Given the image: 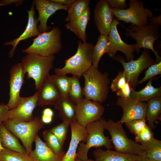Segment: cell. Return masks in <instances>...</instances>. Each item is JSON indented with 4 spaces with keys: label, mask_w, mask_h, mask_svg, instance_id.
<instances>
[{
    "label": "cell",
    "mask_w": 161,
    "mask_h": 161,
    "mask_svg": "<svg viewBox=\"0 0 161 161\" xmlns=\"http://www.w3.org/2000/svg\"><path fill=\"white\" fill-rule=\"evenodd\" d=\"M76 52L65 60L64 66L62 68H55L56 75H66L71 74L79 78L83 76L92 66V53L94 45L89 43L78 41Z\"/></svg>",
    "instance_id": "1"
},
{
    "label": "cell",
    "mask_w": 161,
    "mask_h": 161,
    "mask_svg": "<svg viewBox=\"0 0 161 161\" xmlns=\"http://www.w3.org/2000/svg\"><path fill=\"white\" fill-rule=\"evenodd\" d=\"M107 72L102 73L92 66L83 75L84 85L83 92L86 99L101 103L107 99L110 79Z\"/></svg>",
    "instance_id": "2"
},
{
    "label": "cell",
    "mask_w": 161,
    "mask_h": 161,
    "mask_svg": "<svg viewBox=\"0 0 161 161\" xmlns=\"http://www.w3.org/2000/svg\"><path fill=\"white\" fill-rule=\"evenodd\" d=\"M55 55L43 56L38 54H27L21 59L23 71L27 73V78L35 81V89L40 88L50 71L53 67Z\"/></svg>",
    "instance_id": "3"
},
{
    "label": "cell",
    "mask_w": 161,
    "mask_h": 161,
    "mask_svg": "<svg viewBox=\"0 0 161 161\" xmlns=\"http://www.w3.org/2000/svg\"><path fill=\"white\" fill-rule=\"evenodd\" d=\"M103 119L102 117L100 120L91 123L86 127L88 133L86 142L85 143L82 142L79 144L77 151V158L80 161L88 159V153L92 148H97L104 146L108 150L114 148L111 139L104 134L105 128Z\"/></svg>",
    "instance_id": "4"
},
{
    "label": "cell",
    "mask_w": 161,
    "mask_h": 161,
    "mask_svg": "<svg viewBox=\"0 0 161 161\" xmlns=\"http://www.w3.org/2000/svg\"><path fill=\"white\" fill-rule=\"evenodd\" d=\"M3 123L21 140L28 154L32 151V144L38 131L44 126V124L38 117H33L31 120L27 122L8 119Z\"/></svg>",
    "instance_id": "5"
},
{
    "label": "cell",
    "mask_w": 161,
    "mask_h": 161,
    "mask_svg": "<svg viewBox=\"0 0 161 161\" xmlns=\"http://www.w3.org/2000/svg\"><path fill=\"white\" fill-rule=\"evenodd\" d=\"M160 26L154 25L149 22V24L143 27L130 25L129 28H126L124 35L130 36L137 41L136 51L138 53L141 48L151 50L154 54L156 63L161 61V57L158 51L154 47L155 41L161 38Z\"/></svg>",
    "instance_id": "6"
},
{
    "label": "cell",
    "mask_w": 161,
    "mask_h": 161,
    "mask_svg": "<svg viewBox=\"0 0 161 161\" xmlns=\"http://www.w3.org/2000/svg\"><path fill=\"white\" fill-rule=\"evenodd\" d=\"M61 36L60 29L54 27L49 31L41 33L33 39L32 44L27 49L22 50V52L43 56L54 55L61 49Z\"/></svg>",
    "instance_id": "7"
},
{
    "label": "cell",
    "mask_w": 161,
    "mask_h": 161,
    "mask_svg": "<svg viewBox=\"0 0 161 161\" xmlns=\"http://www.w3.org/2000/svg\"><path fill=\"white\" fill-rule=\"evenodd\" d=\"M103 122L116 151L138 156L143 154L141 145L128 138L122 124L111 119L107 121L104 118Z\"/></svg>",
    "instance_id": "8"
},
{
    "label": "cell",
    "mask_w": 161,
    "mask_h": 161,
    "mask_svg": "<svg viewBox=\"0 0 161 161\" xmlns=\"http://www.w3.org/2000/svg\"><path fill=\"white\" fill-rule=\"evenodd\" d=\"M129 7L126 9L117 10L113 8L114 16L118 21L140 27H143L149 24L148 18L153 16V13L148 8H145L142 1L130 0Z\"/></svg>",
    "instance_id": "9"
},
{
    "label": "cell",
    "mask_w": 161,
    "mask_h": 161,
    "mask_svg": "<svg viewBox=\"0 0 161 161\" xmlns=\"http://www.w3.org/2000/svg\"><path fill=\"white\" fill-rule=\"evenodd\" d=\"M113 59L120 62L124 68L127 81L135 89L138 85L139 76L143 71L156 63L152 58L150 50L144 49L140 57L136 60L126 62L122 56H115Z\"/></svg>",
    "instance_id": "10"
},
{
    "label": "cell",
    "mask_w": 161,
    "mask_h": 161,
    "mask_svg": "<svg viewBox=\"0 0 161 161\" xmlns=\"http://www.w3.org/2000/svg\"><path fill=\"white\" fill-rule=\"evenodd\" d=\"M104 108L98 102L89 100L84 97L76 106V117L78 123L86 127L89 123L100 120Z\"/></svg>",
    "instance_id": "11"
},
{
    "label": "cell",
    "mask_w": 161,
    "mask_h": 161,
    "mask_svg": "<svg viewBox=\"0 0 161 161\" xmlns=\"http://www.w3.org/2000/svg\"><path fill=\"white\" fill-rule=\"evenodd\" d=\"M120 24L119 21L115 19L112 25L108 35L109 44L107 54L112 58L118 51L124 54L127 62L134 60L136 51V44H130L125 43L121 38L117 29V26Z\"/></svg>",
    "instance_id": "12"
},
{
    "label": "cell",
    "mask_w": 161,
    "mask_h": 161,
    "mask_svg": "<svg viewBox=\"0 0 161 161\" xmlns=\"http://www.w3.org/2000/svg\"><path fill=\"white\" fill-rule=\"evenodd\" d=\"M116 105L122 109L123 114L117 122L123 123L134 120H146L147 103L142 102L131 97H118Z\"/></svg>",
    "instance_id": "13"
},
{
    "label": "cell",
    "mask_w": 161,
    "mask_h": 161,
    "mask_svg": "<svg viewBox=\"0 0 161 161\" xmlns=\"http://www.w3.org/2000/svg\"><path fill=\"white\" fill-rule=\"evenodd\" d=\"M9 100L7 105L9 110L16 107L21 102L20 92L24 83L25 74L21 63H17L11 68L10 71Z\"/></svg>",
    "instance_id": "14"
},
{
    "label": "cell",
    "mask_w": 161,
    "mask_h": 161,
    "mask_svg": "<svg viewBox=\"0 0 161 161\" xmlns=\"http://www.w3.org/2000/svg\"><path fill=\"white\" fill-rule=\"evenodd\" d=\"M113 8L106 0H100L96 4L94 12L95 24L100 34L108 35L114 19Z\"/></svg>",
    "instance_id": "15"
},
{
    "label": "cell",
    "mask_w": 161,
    "mask_h": 161,
    "mask_svg": "<svg viewBox=\"0 0 161 161\" xmlns=\"http://www.w3.org/2000/svg\"><path fill=\"white\" fill-rule=\"evenodd\" d=\"M38 96L36 92L33 95L22 97L20 103L16 108L9 110L4 121L13 119L22 121H29L33 118L32 113L36 106Z\"/></svg>",
    "instance_id": "16"
},
{
    "label": "cell",
    "mask_w": 161,
    "mask_h": 161,
    "mask_svg": "<svg viewBox=\"0 0 161 161\" xmlns=\"http://www.w3.org/2000/svg\"><path fill=\"white\" fill-rule=\"evenodd\" d=\"M33 2L38 13L37 19L40 24L38 29L41 33L50 30V27L47 26V23L52 15L59 10H67L68 6L55 3L51 0H35Z\"/></svg>",
    "instance_id": "17"
},
{
    "label": "cell",
    "mask_w": 161,
    "mask_h": 161,
    "mask_svg": "<svg viewBox=\"0 0 161 161\" xmlns=\"http://www.w3.org/2000/svg\"><path fill=\"white\" fill-rule=\"evenodd\" d=\"M36 92L38 94L37 106L44 107L53 105L55 101L61 97L59 90L49 74Z\"/></svg>",
    "instance_id": "18"
},
{
    "label": "cell",
    "mask_w": 161,
    "mask_h": 161,
    "mask_svg": "<svg viewBox=\"0 0 161 161\" xmlns=\"http://www.w3.org/2000/svg\"><path fill=\"white\" fill-rule=\"evenodd\" d=\"M71 137L68 149L63 157L62 161H75L77 151L79 144L81 142H86L88 133L86 127L77 122V120L70 122Z\"/></svg>",
    "instance_id": "19"
},
{
    "label": "cell",
    "mask_w": 161,
    "mask_h": 161,
    "mask_svg": "<svg viewBox=\"0 0 161 161\" xmlns=\"http://www.w3.org/2000/svg\"><path fill=\"white\" fill-rule=\"evenodd\" d=\"M34 6L33 1L30 10L27 11L28 22L23 33L18 38L11 41L6 42L3 44L4 46L11 45L12 47L9 53V57L10 58L13 57L16 47L20 41L32 37L38 36L41 33L37 27L39 22L37 18H36L35 17Z\"/></svg>",
    "instance_id": "20"
},
{
    "label": "cell",
    "mask_w": 161,
    "mask_h": 161,
    "mask_svg": "<svg viewBox=\"0 0 161 161\" xmlns=\"http://www.w3.org/2000/svg\"><path fill=\"white\" fill-rule=\"evenodd\" d=\"M34 142L35 149L29 155L33 161H62L66 152L62 151L58 154H55L49 148L46 143L41 139L38 134Z\"/></svg>",
    "instance_id": "21"
},
{
    "label": "cell",
    "mask_w": 161,
    "mask_h": 161,
    "mask_svg": "<svg viewBox=\"0 0 161 161\" xmlns=\"http://www.w3.org/2000/svg\"><path fill=\"white\" fill-rule=\"evenodd\" d=\"M91 13L89 7L80 16L69 22L66 25L67 29L74 33L83 42H86V28L90 18Z\"/></svg>",
    "instance_id": "22"
},
{
    "label": "cell",
    "mask_w": 161,
    "mask_h": 161,
    "mask_svg": "<svg viewBox=\"0 0 161 161\" xmlns=\"http://www.w3.org/2000/svg\"><path fill=\"white\" fill-rule=\"evenodd\" d=\"M95 161H136L138 155L123 153L100 148L93 151Z\"/></svg>",
    "instance_id": "23"
},
{
    "label": "cell",
    "mask_w": 161,
    "mask_h": 161,
    "mask_svg": "<svg viewBox=\"0 0 161 161\" xmlns=\"http://www.w3.org/2000/svg\"><path fill=\"white\" fill-rule=\"evenodd\" d=\"M53 105L55 109L59 111V117L63 121L70 123L73 120H76V105L68 97H61L55 101Z\"/></svg>",
    "instance_id": "24"
},
{
    "label": "cell",
    "mask_w": 161,
    "mask_h": 161,
    "mask_svg": "<svg viewBox=\"0 0 161 161\" xmlns=\"http://www.w3.org/2000/svg\"><path fill=\"white\" fill-rule=\"evenodd\" d=\"M0 139L2 147L6 149L19 152L27 153L17 137L1 123L0 124Z\"/></svg>",
    "instance_id": "25"
},
{
    "label": "cell",
    "mask_w": 161,
    "mask_h": 161,
    "mask_svg": "<svg viewBox=\"0 0 161 161\" xmlns=\"http://www.w3.org/2000/svg\"><path fill=\"white\" fill-rule=\"evenodd\" d=\"M153 78L149 80L146 86L140 90L137 91L132 89L130 97L142 102H148L155 97L161 96V87H155L152 85Z\"/></svg>",
    "instance_id": "26"
},
{
    "label": "cell",
    "mask_w": 161,
    "mask_h": 161,
    "mask_svg": "<svg viewBox=\"0 0 161 161\" xmlns=\"http://www.w3.org/2000/svg\"><path fill=\"white\" fill-rule=\"evenodd\" d=\"M161 112V96L152 98L147 103L146 120L151 129L155 128V123Z\"/></svg>",
    "instance_id": "27"
},
{
    "label": "cell",
    "mask_w": 161,
    "mask_h": 161,
    "mask_svg": "<svg viewBox=\"0 0 161 161\" xmlns=\"http://www.w3.org/2000/svg\"><path fill=\"white\" fill-rule=\"evenodd\" d=\"M140 145L143 153L147 157L156 161H161L160 140L153 137L149 141Z\"/></svg>",
    "instance_id": "28"
},
{
    "label": "cell",
    "mask_w": 161,
    "mask_h": 161,
    "mask_svg": "<svg viewBox=\"0 0 161 161\" xmlns=\"http://www.w3.org/2000/svg\"><path fill=\"white\" fill-rule=\"evenodd\" d=\"M109 44L108 35L100 34L94 46L92 53V66L97 68L103 54L107 53Z\"/></svg>",
    "instance_id": "29"
},
{
    "label": "cell",
    "mask_w": 161,
    "mask_h": 161,
    "mask_svg": "<svg viewBox=\"0 0 161 161\" xmlns=\"http://www.w3.org/2000/svg\"><path fill=\"white\" fill-rule=\"evenodd\" d=\"M90 2V0H74L68 5L67 15L64 21L69 22L80 16L89 7Z\"/></svg>",
    "instance_id": "30"
},
{
    "label": "cell",
    "mask_w": 161,
    "mask_h": 161,
    "mask_svg": "<svg viewBox=\"0 0 161 161\" xmlns=\"http://www.w3.org/2000/svg\"><path fill=\"white\" fill-rule=\"evenodd\" d=\"M67 97L76 105L84 97L79 78L74 76L70 78V86Z\"/></svg>",
    "instance_id": "31"
},
{
    "label": "cell",
    "mask_w": 161,
    "mask_h": 161,
    "mask_svg": "<svg viewBox=\"0 0 161 161\" xmlns=\"http://www.w3.org/2000/svg\"><path fill=\"white\" fill-rule=\"evenodd\" d=\"M0 161H33L27 153L11 151L4 148L0 151Z\"/></svg>",
    "instance_id": "32"
},
{
    "label": "cell",
    "mask_w": 161,
    "mask_h": 161,
    "mask_svg": "<svg viewBox=\"0 0 161 161\" xmlns=\"http://www.w3.org/2000/svg\"><path fill=\"white\" fill-rule=\"evenodd\" d=\"M43 136L47 146L55 154H58L63 151V147L60 144L57 137L50 131L49 129L43 131Z\"/></svg>",
    "instance_id": "33"
},
{
    "label": "cell",
    "mask_w": 161,
    "mask_h": 161,
    "mask_svg": "<svg viewBox=\"0 0 161 161\" xmlns=\"http://www.w3.org/2000/svg\"><path fill=\"white\" fill-rule=\"evenodd\" d=\"M61 93V97L67 98L70 86V78L66 75H51Z\"/></svg>",
    "instance_id": "34"
},
{
    "label": "cell",
    "mask_w": 161,
    "mask_h": 161,
    "mask_svg": "<svg viewBox=\"0 0 161 161\" xmlns=\"http://www.w3.org/2000/svg\"><path fill=\"white\" fill-rule=\"evenodd\" d=\"M70 123L66 121L50 129V131L57 137L63 147L66 138Z\"/></svg>",
    "instance_id": "35"
},
{
    "label": "cell",
    "mask_w": 161,
    "mask_h": 161,
    "mask_svg": "<svg viewBox=\"0 0 161 161\" xmlns=\"http://www.w3.org/2000/svg\"><path fill=\"white\" fill-rule=\"evenodd\" d=\"M161 74V61L153 64L148 67L145 72L144 77L138 81V85L143 83L145 82L155 76Z\"/></svg>",
    "instance_id": "36"
},
{
    "label": "cell",
    "mask_w": 161,
    "mask_h": 161,
    "mask_svg": "<svg viewBox=\"0 0 161 161\" xmlns=\"http://www.w3.org/2000/svg\"><path fill=\"white\" fill-rule=\"evenodd\" d=\"M146 120H134L125 123L130 131L135 135L141 131L147 125Z\"/></svg>",
    "instance_id": "37"
},
{
    "label": "cell",
    "mask_w": 161,
    "mask_h": 161,
    "mask_svg": "<svg viewBox=\"0 0 161 161\" xmlns=\"http://www.w3.org/2000/svg\"><path fill=\"white\" fill-rule=\"evenodd\" d=\"M127 82L125 72L123 71H120L112 80L110 88L112 92H116L124 86Z\"/></svg>",
    "instance_id": "38"
},
{
    "label": "cell",
    "mask_w": 161,
    "mask_h": 161,
    "mask_svg": "<svg viewBox=\"0 0 161 161\" xmlns=\"http://www.w3.org/2000/svg\"><path fill=\"white\" fill-rule=\"evenodd\" d=\"M154 137L152 129L147 125L141 131L136 135V142L141 144L150 140Z\"/></svg>",
    "instance_id": "39"
},
{
    "label": "cell",
    "mask_w": 161,
    "mask_h": 161,
    "mask_svg": "<svg viewBox=\"0 0 161 161\" xmlns=\"http://www.w3.org/2000/svg\"><path fill=\"white\" fill-rule=\"evenodd\" d=\"M130 84L127 82L124 86L117 91L116 93L118 97L129 98L130 97L131 92L132 89Z\"/></svg>",
    "instance_id": "40"
},
{
    "label": "cell",
    "mask_w": 161,
    "mask_h": 161,
    "mask_svg": "<svg viewBox=\"0 0 161 161\" xmlns=\"http://www.w3.org/2000/svg\"><path fill=\"white\" fill-rule=\"evenodd\" d=\"M113 9L117 10L125 9L127 7L125 0H106Z\"/></svg>",
    "instance_id": "41"
},
{
    "label": "cell",
    "mask_w": 161,
    "mask_h": 161,
    "mask_svg": "<svg viewBox=\"0 0 161 161\" xmlns=\"http://www.w3.org/2000/svg\"><path fill=\"white\" fill-rule=\"evenodd\" d=\"M9 110L7 104L3 103L0 104V124L5 121L6 115Z\"/></svg>",
    "instance_id": "42"
},
{
    "label": "cell",
    "mask_w": 161,
    "mask_h": 161,
    "mask_svg": "<svg viewBox=\"0 0 161 161\" xmlns=\"http://www.w3.org/2000/svg\"><path fill=\"white\" fill-rule=\"evenodd\" d=\"M23 1L22 0H1L0 1V7L13 4L18 6L22 4Z\"/></svg>",
    "instance_id": "43"
},
{
    "label": "cell",
    "mask_w": 161,
    "mask_h": 161,
    "mask_svg": "<svg viewBox=\"0 0 161 161\" xmlns=\"http://www.w3.org/2000/svg\"><path fill=\"white\" fill-rule=\"evenodd\" d=\"M150 22L154 25L160 26L161 25V15L160 14L158 16H153L149 19Z\"/></svg>",
    "instance_id": "44"
},
{
    "label": "cell",
    "mask_w": 161,
    "mask_h": 161,
    "mask_svg": "<svg viewBox=\"0 0 161 161\" xmlns=\"http://www.w3.org/2000/svg\"><path fill=\"white\" fill-rule=\"evenodd\" d=\"M54 113L53 111L50 108H47L44 109L42 112V115L45 116L53 117Z\"/></svg>",
    "instance_id": "45"
},
{
    "label": "cell",
    "mask_w": 161,
    "mask_h": 161,
    "mask_svg": "<svg viewBox=\"0 0 161 161\" xmlns=\"http://www.w3.org/2000/svg\"><path fill=\"white\" fill-rule=\"evenodd\" d=\"M51 1L60 4L69 5L71 4L74 0H51Z\"/></svg>",
    "instance_id": "46"
},
{
    "label": "cell",
    "mask_w": 161,
    "mask_h": 161,
    "mask_svg": "<svg viewBox=\"0 0 161 161\" xmlns=\"http://www.w3.org/2000/svg\"><path fill=\"white\" fill-rule=\"evenodd\" d=\"M136 161H156L147 157L143 153L138 155Z\"/></svg>",
    "instance_id": "47"
},
{
    "label": "cell",
    "mask_w": 161,
    "mask_h": 161,
    "mask_svg": "<svg viewBox=\"0 0 161 161\" xmlns=\"http://www.w3.org/2000/svg\"><path fill=\"white\" fill-rule=\"evenodd\" d=\"M53 117H48L42 115L41 120L44 124H49L51 123Z\"/></svg>",
    "instance_id": "48"
},
{
    "label": "cell",
    "mask_w": 161,
    "mask_h": 161,
    "mask_svg": "<svg viewBox=\"0 0 161 161\" xmlns=\"http://www.w3.org/2000/svg\"><path fill=\"white\" fill-rule=\"evenodd\" d=\"M3 148H4L2 147V145H1V141H0V151L1 149H3Z\"/></svg>",
    "instance_id": "49"
},
{
    "label": "cell",
    "mask_w": 161,
    "mask_h": 161,
    "mask_svg": "<svg viewBox=\"0 0 161 161\" xmlns=\"http://www.w3.org/2000/svg\"><path fill=\"white\" fill-rule=\"evenodd\" d=\"M84 161H95V160H92L91 159H88V160Z\"/></svg>",
    "instance_id": "50"
},
{
    "label": "cell",
    "mask_w": 161,
    "mask_h": 161,
    "mask_svg": "<svg viewBox=\"0 0 161 161\" xmlns=\"http://www.w3.org/2000/svg\"><path fill=\"white\" fill-rule=\"evenodd\" d=\"M75 161H80L79 160H78L77 158L76 159Z\"/></svg>",
    "instance_id": "51"
}]
</instances>
